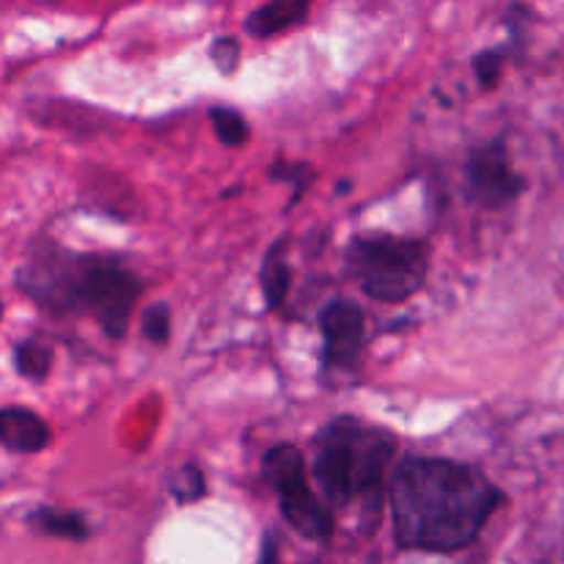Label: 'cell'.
Returning a JSON list of instances; mask_svg holds the SVG:
<instances>
[{"instance_id": "277c9868", "label": "cell", "mask_w": 564, "mask_h": 564, "mask_svg": "<svg viewBox=\"0 0 564 564\" xmlns=\"http://www.w3.org/2000/svg\"><path fill=\"white\" fill-rule=\"evenodd\" d=\"M352 281L380 303H402L427 281L430 257L419 240L394 235H361L347 248Z\"/></svg>"}, {"instance_id": "d6986e66", "label": "cell", "mask_w": 564, "mask_h": 564, "mask_svg": "<svg viewBox=\"0 0 564 564\" xmlns=\"http://www.w3.org/2000/svg\"><path fill=\"white\" fill-rule=\"evenodd\" d=\"M3 312H6V306H3V297H0V319H3Z\"/></svg>"}, {"instance_id": "5bb4252c", "label": "cell", "mask_w": 564, "mask_h": 564, "mask_svg": "<svg viewBox=\"0 0 564 564\" xmlns=\"http://www.w3.org/2000/svg\"><path fill=\"white\" fill-rule=\"evenodd\" d=\"M169 334H171V312L165 303H154L152 308H147V314H143V336H147L149 341H154V345H163V341H169Z\"/></svg>"}, {"instance_id": "9a60e30c", "label": "cell", "mask_w": 564, "mask_h": 564, "mask_svg": "<svg viewBox=\"0 0 564 564\" xmlns=\"http://www.w3.org/2000/svg\"><path fill=\"white\" fill-rule=\"evenodd\" d=\"M180 501H193V499H202L204 496V474L198 466H185L180 474L174 477V488Z\"/></svg>"}, {"instance_id": "ba28073f", "label": "cell", "mask_w": 564, "mask_h": 564, "mask_svg": "<svg viewBox=\"0 0 564 564\" xmlns=\"http://www.w3.org/2000/svg\"><path fill=\"white\" fill-rule=\"evenodd\" d=\"M53 430L25 405L0 408V446L14 455H39L50 446Z\"/></svg>"}, {"instance_id": "2e32d148", "label": "cell", "mask_w": 564, "mask_h": 564, "mask_svg": "<svg viewBox=\"0 0 564 564\" xmlns=\"http://www.w3.org/2000/svg\"><path fill=\"white\" fill-rule=\"evenodd\" d=\"M501 66H505V58H501L499 50H485L482 55H477V58H474V72H477L479 83H482L485 88H490L499 83Z\"/></svg>"}, {"instance_id": "3957f363", "label": "cell", "mask_w": 564, "mask_h": 564, "mask_svg": "<svg viewBox=\"0 0 564 564\" xmlns=\"http://www.w3.org/2000/svg\"><path fill=\"white\" fill-rule=\"evenodd\" d=\"M394 438L352 416H339L314 441V479L328 510H378Z\"/></svg>"}, {"instance_id": "7c38bea8", "label": "cell", "mask_w": 564, "mask_h": 564, "mask_svg": "<svg viewBox=\"0 0 564 564\" xmlns=\"http://www.w3.org/2000/svg\"><path fill=\"white\" fill-rule=\"evenodd\" d=\"M284 251V240H279L262 262V290L270 308H279L284 303L286 290H290V264H286Z\"/></svg>"}, {"instance_id": "5b68a950", "label": "cell", "mask_w": 564, "mask_h": 564, "mask_svg": "<svg viewBox=\"0 0 564 564\" xmlns=\"http://www.w3.org/2000/svg\"><path fill=\"white\" fill-rule=\"evenodd\" d=\"M264 479L279 494L281 512L297 534L308 540H328L334 534V516L314 496L306 482V460L297 446H275L262 460Z\"/></svg>"}, {"instance_id": "8992f818", "label": "cell", "mask_w": 564, "mask_h": 564, "mask_svg": "<svg viewBox=\"0 0 564 564\" xmlns=\"http://www.w3.org/2000/svg\"><path fill=\"white\" fill-rule=\"evenodd\" d=\"M466 187L474 202L488 209L505 207L523 191V180L512 169L505 143L490 141L474 149L466 163Z\"/></svg>"}, {"instance_id": "8fae6325", "label": "cell", "mask_w": 564, "mask_h": 564, "mask_svg": "<svg viewBox=\"0 0 564 564\" xmlns=\"http://www.w3.org/2000/svg\"><path fill=\"white\" fill-rule=\"evenodd\" d=\"M11 361H14L17 375H20L22 380L44 383L50 369H53V347L44 345L42 339H22L14 345Z\"/></svg>"}, {"instance_id": "ac0fdd59", "label": "cell", "mask_w": 564, "mask_h": 564, "mask_svg": "<svg viewBox=\"0 0 564 564\" xmlns=\"http://www.w3.org/2000/svg\"><path fill=\"white\" fill-rule=\"evenodd\" d=\"M257 564H275V545L270 543V540H268V545H264L262 556H259Z\"/></svg>"}, {"instance_id": "7a4b0ae2", "label": "cell", "mask_w": 564, "mask_h": 564, "mask_svg": "<svg viewBox=\"0 0 564 564\" xmlns=\"http://www.w3.org/2000/svg\"><path fill=\"white\" fill-rule=\"evenodd\" d=\"M17 286L55 317L88 314L110 339H121L143 284L113 257L75 253L55 240H39L22 268Z\"/></svg>"}, {"instance_id": "6da1fadb", "label": "cell", "mask_w": 564, "mask_h": 564, "mask_svg": "<svg viewBox=\"0 0 564 564\" xmlns=\"http://www.w3.org/2000/svg\"><path fill=\"white\" fill-rule=\"evenodd\" d=\"M389 499L394 538L402 549L446 554L471 545L505 496L466 463L411 457L391 477Z\"/></svg>"}, {"instance_id": "9c48e42d", "label": "cell", "mask_w": 564, "mask_h": 564, "mask_svg": "<svg viewBox=\"0 0 564 564\" xmlns=\"http://www.w3.org/2000/svg\"><path fill=\"white\" fill-rule=\"evenodd\" d=\"M308 6L306 3H292V0H279V3L262 6V9L253 11L246 20V28L251 36L268 39L275 36L281 31H290L292 25L306 20Z\"/></svg>"}, {"instance_id": "30bf717a", "label": "cell", "mask_w": 564, "mask_h": 564, "mask_svg": "<svg viewBox=\"0 0 564 564\" xmlns=\"http://www.w3.org/2000/svg\"><path fill=\"white\" fill-rule=\"evenodd\" d=\"M28 527L33 532L44 534V538H58V540H86L88 527L83 516L72 510H58V507H39L28 516Z\"/></svg>"}, {"instance_id": "ffe728a7", "label": "cell", "mask_w": 564, "mask_h": 564, "mask_svg": "<svg viewBox=\"0 0 564 564\" xmlns=\"http://www.w3.org/2000/svg\"><path fill=\"white\" fill-rule=\"evenodd\" d=\"M562 564H564V532H562Z\"/></svg>"}, {"instance_id": "52a82bcc", "label": "cell", "mask_w": 564, "mask_h": 564, "mask_svg": "<svg viewBox=\"0 0 564 564\" xmlns=\"http://www.w3.org/2000/svg\"><path fill=\"white\" fill-rule=\"evenodd\" d=\"M325 364L330 369H350L358 361L364 341V314L352 301H334L319 314Z\"/></svg>"}, {"instance_id": "e0dca14e", "label": "cell", "mask_w": 564, "mask_h": 564, "mask_svg": "<svg viewBox=\"0 0 564 564\" xmlns=\"http://www.w3.org/2000/svg\"><path fill=\"white\" fill-rule=\"evenodd\" d=\"M213 61L220 66L224 75H231L237 61H240V44H237V39H218L213 44Z\"/></svg>"}, {"instance_id": "4fadbf2b", "label": "cell", "mask_w": 564, "mask_h": 564, "mask_svg": "<svg viewBox=\"0 0 564 564\" xmlns=\"http://www.w3.org/2000/svg\"><path fill=\"white\" fill-rule=\"evenodd\" d=\"M209 121L215 127V135L224 147H242L248 141V124L237 110L229 108H213L209 110Z\"/></svg>"}]
</instances>
